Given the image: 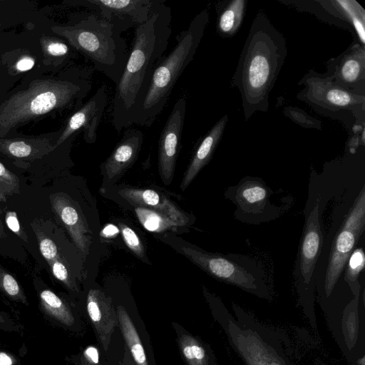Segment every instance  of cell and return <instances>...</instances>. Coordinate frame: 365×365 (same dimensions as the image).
I'll return each instance as SVG.
<instances>
[{
    "label": "cell",
    "mask_w": 365,
    "mask_h": 365,
    "mask_svg": "<svg viewBox=\"0 0 365 365\" xmlns=\"http://www.w3.org/2000/svg\"><path fill=\"white\" fill-rule=\"evenodd\" d=\"M178 344L188 365H215L210 350L193 336L181 334Z\"/></svg>",
    "instance_id": "obj_24"
},
{
    "label": "cell",
    "mask_w": 365,
    "mask_h": 365,
    "mask_svg": "<svg viewBox=\"0 0 365 365\" xmlns=\"http://www.w3.org/2000/svg\"><path fill=\"white\" fill-rule=\"evenodd\" d=\"M180 248L182 255L216 279L259 298H272L262 269L247 257L207 252L193 245H181Z\"/></svg>",
    "instance_id": "obj_7"
},
{
    "label": "cell",
    "mask_w": 365,
    "mask_h": 365,
    "mask_svg": "<svg viewBox=\"0 0 365 365\" xmlns=\"http://www.w3.org/2000/svg\"><path fill=\"white\" fill-rule=\"evenodd\" d=\"M306 91L303 99L332 111L341 109L364 108V96L355 94L335 84L327 76L322 78L315 74H307L303 79Z\"/></svg>",
    "instance_id": "obj_11"
},
{
    "label": "cell",
    "mask_w": 365,
    "mask_h": 365,
    "mask_svg": "<svg viewBox=\"0 0 365 365\" xmlns=\"http://www.w3.org/2000/svg\"><path fill=\"white\" fill-rule=\"evenodd\" d=\"M365 228V187L363 186L332 241L324 278L316 286L318 300L328 326L335 324L350 299L336 286L354 247Z\"/></svg>",
    "instance_id": "obj_6"
},
{
    "label": "cell",
    "mask_w": 365,
    "mask_h": 365,
    "mask_svg": "<svg viewBox=\"0 0 365 365\" xmlns=\"http://www.w3.org/2000/svg\"><path fill=\"white\" fill-rule=\"evenodd\" d=\"M320 198L306 213V220L294 270L298 302L312 329L317 332L314 309L316 279L314 275L322 245Z\"/></svg>",
    "instance_id": "obj_8"
},
{
    "label": "cell",
    "mask_w": 365,
    "mask_h": 365,
    "mask_svg": "<svg viewBox=\"0 0 365 365\" xmlns=\"http://www.w3.org/2000/svg\"><path fill=\"white\" fill-rule=\"evenodd\" d=\"M86 308L98 339L107 351L115 327L119 324L111 297L98 289H91L87 295Z\"/></svg>",
    "instance_id": "obj_16"
},
{
    "label": "cell",
    "mask_w": 365,
    "mask_h": 365,
    "mask_svg": "<svg viewBox=\"0 0 365 365\" xmlns=\"http://www.w3.org/2000/svg\"><path fill=\"white\" fill-rule=\"evenodd\" d=\"M227 193L228 198L237 205L238 213L247 215L245 221L250 217L251 220H258L267 213L268 208H272L269 207V196L272 191L257 178H244L237 185L230 187Z\"/></svg>",
    "instance_id": "obj_14"
},
{
    "label": "cell",
    "mask_w": 365,
    "mask_h": 365,
    "mask_svg": "<svg viewBox=\"0 0 365 365\" xmlns=\"http://www.w3.org/2000/svg\"><path fill=\"white\" fill-rule=\"evenodd\" d=\"M34 65V61L29 57L21 58L16 65L18 70L21 71H26L30 70Z\"/></svg>",
    "instance_id": "obj_40"
},
{
    "label": "cell",
    "mask_w": 365,
    "mask_h": 365,
    "mask_svg": "<svg viewBox=\"0 0 365 365\" xmlns=\"http://www.w3.org/2000/svg\"><path fill=\"white\" fill-rule=\"evenodd\" d=\"M143 143L138 129H127L110 156L102 164L104 180L113 182L135 162Z\"/></svg>",
    "instance_id": "obj_17"
},
{
    "label": "cell",
    "mask_w": 365,
    "mask_h": 365,
    "mask_svg": "<svg viewBox=\"0 0 365 365\" xmlns=\"http://www.w3.org/2000/svg\"><path fill=\"white\" fill-rule=\"evenodd\" d=\"M6 236L3 224L0 220V238H4Z\"/></svg>",
    "instance_id": "obj_43"
},
{
    "label": "cell",
    "mask_w": 365,
    "mask_h": 365,
    "mask_svg": "<svg viewBox=\"0 0 365 365\" xmlns=\"http://www.w3.org/2000/svg\"><path fill=\"white\" fill-rule=\"evenodd\" d=\"M0 291L14 301L28 305L24 292L18 281L0 267Z\"/></svg>",
    "instance_id": "obj_28"
},
{
    "label": "cell",
    "mask_w": 365,
    "mask_h": 365,
    "mask_svg": "<svg viewBox=\"0 0 365 365\" xmlns=\"http://www.w3.org/2000/svg\"><path fill=\"white\" fill-rule=\"evenodd\" d=\"M106 104V89L105 86H101L93 96L70 117L56 145L64 143L81 130L83 132V138L86 143H94L97 138V129Z\"/></svg>",
    "instance_id": "obj_13"
},
{
    "label": "cell",
    "mask_w": 365,
    "mask_h": 365,
    "mask_svg": "<svg viewBox=\"0 0 365 365\" xmlns=\"http://www.w3.org/2000/svg\"><path fill=\"white\" fill-rule=\"evenodd\" d=\"M81 361L83 365H98L99 363V351L97 347L88 346L83 351Z\"/></svg>",
    "instance_id": "obj_36"
},
{
    "label": "cell",
    "mask_w": 365,
    "mask_h": 365,
    "mask_svg": "<svg viewBox=\"0 0 365 365\" xmlns=\"http://www.w3.org/2000/svg\"><path fill=\"white\" fill-rule=\"evenodd\" d=\"M51 269L53 275L60 282H61L68 289H74L75 286L73 284L68 270L65 264L58 258L53 259L50 263Z\"/></svg>",
    "instance_id": "obj_31"
},
{
    "label": "cell",
    "mask_w": 365,
    "mask_h": 365,
    "mask_svg": "<svg viewBox=\"0 0 365 365\" xmlns=\"http://www.w3.org/2000/svg\"><path fill=\"white\" fill-rule=\"evenodd\" d=\"M41 255L49 264L58 257V250L54 242L47 237H42L38 241Z\"/></svg>",
    "instance_id": "obj_33"
},
{
    "label": "cell",
    "mask_w": 365,
    "mask_h": 365,
    "mask_svg": "<svg viewBox=\"0 0 365 365\" xmlns=\"http://www.w3.org/2000/svg\"><path fill=\"white\" fill-rule=\"evenodd\" d=\"M331 4L333 11L337 12L343 20L352 24L353 28L356 32L360 41L364 45V10L355 1H329Z\"/></svg>",
    "instance_id": "obj_25"
},
{
    "label": "cell",
    "mask_w": 365,
    "mask_h": 365,
    "mask_svg": "<svg viewBox=\"0 0 365 365\" xmlns=\"http://www.w3.org/2000/svg\"><path fill=\"white\" fill-rule=\"evenodd\" d=\"M186 113V100L181 97L161 130L158 141V170L162 181L169 185L173 178Z\"/></svg>",
    "instance_id": "obj_10"
},
{
    "label": "cell",
    "mask_w": 365,
    "mask_h": 365,
    "mask_svg": "<svg viewBox=\"0 0 365 365\" xmlns=\"http://www.w3.org/2000/svg\"><path fill=\"white\" fill-rule=\"evenodd\" d=\"M171 19L170 8L164 0H158L149 19L135 26L132 48L113 100L112 121L118 133L131 125L133 109L144 97L153 70L167 50Z\"/></svg>",
    "instance_id": "obj_1"
},
{
    "label": "cell",
    "mask_w": 365,
    "mask_h": 365,
    "mask_svg": "<svg viewBox=\"0 0 365 365\" xmlns=\"http://www.w3.org/2000/svg\"><path fill=\"white\" fill-rule=\"evenodd\" d=\"M329 77L341 88L364 96L365 51L354 44L327 63Z\"/></svg>",
    "instance_id": "obj_12"
},
{
    "label": "cell",
    "mask_w": 365,
    "mask_h": 365,
    "mask_svg": "<svg viewBox=\"0 0 365 365\" xmlns=\"http://www.w3.org/2000/svg\"><path fill=\"white\" fill-rule=\"evenodd\" d=\"M51 202L76 247L87 254L91 244V232L73 201L66 195L58 193L51 197Z\"/></svg>",
    "instance_id": "obj_19"
},
{
    "label": "cell",
    "mask_w": 365,
    "mask_h": 365,
    "mask_svg": "<svg viewBox=\"0 0 365 365\" xmlns=\"http://www.w3.org/2000/svg\"><path fill=\"white\" fill-rule=\"evenodd\" d=\"M209 21V11H201L187 29L175 36L176 45L157 63L148 90L133 109L130 123L150 127L163 111L176 81L193 60Z\"/></svg>",
    "instance_id": "obj_5"
},
{
    "label": "cell",
    "mask_w": 365,
    "mask_h": 365,
    "mask_svg": "<svg viewBox=\"0 0 365 365\" xmlns=\"http://www.w3.org/2000/svg\"><path fill=\"white\" fill-rule=\"evenodd\" d=\"M118 232L119 230L116 226L112 224H108L103 227L101 235L105 237H114Z\"/></svg>",
    "instance_id": "obj_41"
},
{
    "label": "cell",
    "mask_w": 365,
    "mask_h": 365,
    "mask_svg": "<svg viewBox=\"0 0 365 365\" xmlns=\"http://www.w3.org/2000/svg\"><path fill=\"white\" fill-rule=\"evenodd\" d=\"M48 53L56 57H65L70 52L68 46L63 42H53L48 46Z\"/></svg>",
    "instance_id": "obj_37"
},
{
    "label": "cell",
    "mask_w": 365,
    "mask_h": 365,
    "mask_svg": "<svg viewBox=\"0 0 365 365\" xmlns=\"http://www.w3.org/2000/svg\"><path fill=\"white\" fill-rule=\"evenodd\" d=\"M215 319L243 365H292L284 346L285 336L261 322L249 311L232 303L233 316L217 297L210 298Z\"/></svg>",
    "instance_id": "obj_4"
},
{
    "label": "cell",
    "mask_w": 365,
    "mask_h": 365,
    "mask_svg": "<svg viewBox=\"0 0 365 365\" xmlns=\"http://www.w3.org/2000/svg\"><path fill=\"white\" fill-rule=\"evenodd\" d=\"M5 221L7 227L20 238L27 242V237L24 231L21 229L17 215L15 212H8L6 214Z\"/></svg>",
    "instance_id": "obj_35"
},
{
    "label": "cell",
    "mask_w": 365,
    "mask_h": 365,
    "mask_svg": "<svg viewBox=\"0 0 365 365\" xmlns=\"http://www.w3.org/2000/svg\"><path fill=\"white\" fill-rule=\"evenodd\" d=\"M2 150L16 158L29 157L33 150L32 147L24 141L10 142L6 146L3 147Z\"/></svg>",
    "instance_id": "obj_32"
},
{
    "label": "cell",
    "mask_w": 365,
    "mask_h": 365,
    "mask_svg": "<svg viewBox=\"0 0 365 365\" xmlns=\"http://www.w3.org/2000/svg\"><path fill=\"white\" fill-rule=\"evenodd\" d=\"M285 113L297 123L303 126L313 128L316 125L314 120H313L314 119L311 118L309 115H306L305 113H303L302 111L298 110L297 109H293L292 108H287Z\"/></svg>",
    "instance_id": "obj_34"
},
{
    "label": "cell",
    "mask_w": 365,
    "mask_h": 365,
    "mask_svg": "<svg viewBox=\"0 0 365 365\" xmlns=\"http://www.w3.org/2000/svg\"><path fill=\"white\" fill-rule=\"evenodd\" d=\"M120 365H135L126 346L124 348L123 358Z\"/></svg>",
    "instance_id": "obj_42"
},
{
    "label": "cell",
    "mask_w": 365,
    "mask_h": 365,
    "mask_svg": "<svg viewBox=\"0 0 365 365\" xmlns=\"http://www.w3.org/2000/svg\"><path fill=\"white\" fill-rule=\"evenodd\" d=\"M38 298L40 308L46 316L67 327L74 324L75 318L70 307L53 291L42 289Z\"/></svg>",
    "instance_id": "obj_23"
},
{
    "label": "cell",
    "mask_w": 365,
    "mask_h": 365,
    "mask_svg": "<svg viewBox=\"0 0 365 365\" xmlns=\"http://www.w3.org/2000/svg\"><path fill=\"white\" fill-rule=\"evenodd\" d=\"M227 122V115H225L212 127L198 143L180 186L182 191L190 185L210 160L222 136Z\"/></svg>",
    "instance_id": "obj_20"
},
{
    "label": "cell",
    "mask_w": 365,
    "mask_h": 365,
    "mask_svg": "<svg viewBox=\"0 0 365 365\" xmlns=\"http://www.w3.org/2000/svg\"><path fill=\"white\" fill-rule=\"evenodd\" d=\"M19 192V178L0 162V201H5L6 197Z\"/></svg>",
    "instance_id": "obj_29"
},
{
    "label": "cell",
    "mask_w": 365,
    "mask_h": 365,
    "mask_svg": "<svg viewBox=\"0 0 365 365\" xmlns=\"http://www.w3.org/2000/svg\"><path fill=\"white\" fill-rule=\"evenodd\" d=\"M0 329L8 331H17L18 326L6 314L0 312Z\"/></svg>",
    "instance_id": "obj_38"
},
{
    "label": "cell",
    "mask_w": 365,
    "mask_h": 365,
    "mask_svg": "<svg viewBox=\"0 0 365 365\" xmlns=\"http://www.w3.org/2000/svg\"><path fill=\"white\" fill-rule=\"evenodd\" d=\"M118 194L134 206H140L158 212L181 226H185L190 219L187 214L167 196L152 189L124 187Z\"/></svg>",
    "instance_id": "obj_18"
},
{
    "label": "cell",
    "mask_w": 365,
    "mask_h": 365,
    "mask_svg": "<svg viewBox=\"0 0 365 365\" xmlns=\"http://www.w3.org/2000/svg\"><path fill=\"white\" fill-rule=\"evenodd\" d=\"M158 0H81L80 6L88 8L101 17L128 19L136 26L147 21Z\"/></svg>",
    "instance_id": "obj_15"
},
{
    "label": "cell",
    "mask_w": 365,
    "mask_h": 365,
    "mask_svg": "<svg viewBox=\"0 0 365 365\" xmlns=\"http://www.w3.org/2000/svg\"><path fill=\"white\" fill-rule=\"evenodd\" d=\"M17 359L12 354L0 351V365H17Z\"/></svg>",
    "instance_id": "obj_39"
},
{
    "label": "cell",
    "mask_w": 365,
    "mask_h": 365,
    "mask_svg": "<svg viewBox=\"0 0 365 365\" xmlns=\"http://www.w3.org/2000/svg\"><path fill=\"white\" fill-rule=\"evenodd\" d=\"M116 313L121 333L135 364L148 365L140 336L128 312L120 305Z\"/></svg>",
    "instance_id": "obj_22"
},
{
    "label": "cell",
    "mask_w": 365,
    "mask_h": 365,
    "mask_svg": "<svg viewBox=\"0 0 365 365\" xmlns=\"http://www.w3.org/2000/svg\"><path fill=\"white\" fill-rule=\"evenodd\" d=\"M120 231L127 247L138 257L145 259V250L136 232L124 223H119Z\"/></svg>",
    "instance_id": "obj_30"
},
{
    "label": "cell",
    "mask_w": 365,
    "mask_h": 365,
    "mask_svg": "<svg viewBox=\"0 0 365 365\" xmlns=\"http://www.w3.org/2000/svg\"><path fill=\"white\" fill-rule=\"evenodd\" d=\"M364 288L352 297L344 307L334 339L349 362L365 353Z\"/></svg>",
    "instance_id": "obj_9"
},
{
    "label": "cell",
    "mask_w": 365,
    "mask_h": 365,
    "mask_svg": "<svg viewBox=\"0 0 365 365\" xmlns=\"http://www.w3.org/2000/svg\"><path fill=\"white\" fill-rule=\"evenodd\" d=\"M135 212L141 225L150 232H163L181 227L167 216L148 208L135 206Z\"/></svg>",
    "instance_id": "obj_26"
},
{
    "label": "cell",
    "mask_w": 365,
    "mask_h": 365,
    "mask_svg": "<svg viewBox=\"0 0 365 365\" xmlns=\"http://www.w3.org/2000/svg\"><path fill=\"white\" fill-rule=\"evenodd\" d=\"M287 56L286 41L267 16L259 12L250 28L233 83L242 102L248 120L255 112H266L269 96Z\"/></svg>",
    "instance_id": "obj_2"
},
{
    "label": "cell",
    "mask_w": 365,
    "mask_h": 365,
    "mask_svg": "<svg viewBox=\"0 0 365 365\" xmlns=\"http://www.w3.org/2000/svg\"><path fill=\"white\" fill-rule=\"evenodd\" d=\"M246 4L245 0H232L216 6L217 30L220 36L230 37L235 35L241 25Z\"/></svg>",
    "instance_id": "obj_21"
},
{
    "label": "cell",
    "mask_w": 365,
    "mask_h": 365,
    "mask_svg": "<svg viewBox=\"0 0 365 365\" xmlns=\"http://www.w3.org/2000/svg\"><path fill=\"white\" fill-rule=\"evenodd\" d=\"M135 26L128 19L107 20L94 12L74 17L62 29V34L91 64L93 70L108 77L115 85L119 81L128 53L122 33Z\"/></svg>",
    "instance_id": "obj_3"
},
{
    "label": "cell",
    "mask_w": 365,
    "mask_h": 365,
    "mask_svg": "<svg viewBox=\"0 0 365 365\" xmlns=\"http://www.w3.org/2000/svg\"><path fill=\"white\" fill-rule=\"evenodd\" d=\"M365 265V254L361 247H357L351 253L346 264L344 281L353 296L360 295L362 288L359 282L360 272Z\"/></svg>",
    "instance_id": "obj_27"
}]
</instances>
